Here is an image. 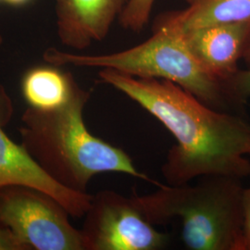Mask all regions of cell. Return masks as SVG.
<instances>
[{
    "label": "cell",
    "mask_w": 250,
    "mask_h": 250,
    "mask_svg": "<svg viewBox=\"0 0 250 250\" xmlns=\"http://www.w3.org/2000/svg\"><path fill=\"white\" fill-rule=\"evenodd\" d=\"M99 76L175 138L161 167L170 186L203 176L250 177V121L244 114L209 107L170 81L138 78L112 69H102Z\"/></svg>",
    "instance_id": "obj_1"
},
{
    "label": "cell",
    "mask_w": 250,
    "mask_h": 250,
    "mask_svg": "<svg viewBox=\"0 0 250 250\" xmlns=\"http://www.w3.org/2000/svg\"><path fill=\"white\" fill-rule=\"evenodd\" d=\"M91 91L76 82L70 99L54 109L27 107L19 127L21 144L45 173L63 187L86 192L98 174L117 172L157 186L160 182L138 170L121 148L91 134L83 111Z\"/></svg>",
    "instance_id": "obj_2"
},
{
    "label": "cell",
    "mask_w": 250,
    "mask_h": 250,
    "mask_svg": "<svg viewBox=\"0 0 250 250\" xmlns=\"http://www.w3.org/2000/svg\"><path fill=\"white\" fill-rule=\"evenodd\" d=\"M242 179L203 176L197 185L165 186L133 197L155 226L179 220L189 250H241Z\"/></svg>",
    "instance_id": "obj_3"
},
{
    "label": "cell",
    "mask_w": 250,
    "mask_h": 250,
    "mask_svg": "<svg viewBox=\"0 0 250 250\" xmlns=\"http://www.w3.org/2000/svg\"><path fill=\"white\" fill-rule=\"evenodd\" d=\"M43 58L46 62L60 67L72 65L112 69L138 78L170 81L209 107L237 112L224 91L223 82L206 72L190 52L182 34L158 21L154 22L150 38L123 51L83 55L49 47L43 54Z\"/></svg>",
    "instance_id": "obj_4"
},
{
    "label": "cell",
    "mask_w": 250,
    "mask_h": 250,
    "mask_svg": "<svg viewBox=\"0 0 250 250\" xmlns=\"http://www.w3.org/2000/svg\"><path fill=\"white\" fill-rule=\"evenodd\" d=\"M56 198L36 188L0 189V224L31 250H84L81 230Z\"/></svg>",
    "instance_id": "obj_5"
},
{
    "label": "cell",
    "mask_w": 250,
    "mask_h": 250,
    "mask_svg": "<svg viewBox=\"0 0 250 250\" xmlns=\"http://www.w3.org/2000/svg\"><path fill=\"white\" fill-rule=\"evenodd\" d=\"M81 229L84 250H159L169 235L160 232L136 203L112 190L93 195Z\"/></svg>",
    "instance_id": "obj_6"
},
{
    "label": "cell",
    "mask_w": 250,
    "mask_h": 250,
    "mask_svg": "<svg viewBox=\"0 0 250 250\" xmlns=\"http://www.w3.org/2000/svg\"><path fill=\"white\" fill-rule=\"evenodd\" d=\"M14 114V104L6 88L0 83V189L23 186L41 190L56 198L71 217L83 218L93 195L65 188L49 177L25 150L5 132Z\"/></svg>",
    "instance_id": "obj_7"
},
{
    "label": "cell",
    "mask_w": 250,
    "mask_h": 250,
    "mask_svg": "<svg viewBox=\"0 0 250 250\" xmlns=\"http://www.w3.org/2000/svg\"><path fill=\"white\" fill-rule=\"evenodd\" d=\"M129 0H55L62 44L83 50L107 37Z\"/></svg>",
    "instance_id": "obj_8"
},
{
    "label": "cell",
    "mask_w": 250,
    "mask_h": 250,
    "mask_svg": "<svg viewBox=\"0 0 250 250\" xmlns=\"http://www.w3.org/2000/svg\"><path fill=\"white\" fill-rule=\"evenodd\" d=\"M179 32L206 72L224 83L239 70L238 62L250 33V21Z\"/></svg>",
    "instance_id": "obj_9"
},
{
    "label": "cell",
    "mask_w": 250,
    "mask_h": 250,
    "mask_svg": "<svg viewBox=\"0 0 250 250\" xmlns=\"http://www.w3.org/2000/svg\"><path fill=\"white\" fill-rule=\"evenodd\" d=\"M188 8L160 15L156 21L177 31L250 21V0H186Z\"/></svg>",
    "instance_id": "obj_10"
},
{
    "label": "cell",
    "mask_w": 250,
    "mask_h": 250,
    "mask_svg": "<svg viewBox=\"0 0 250 250\" xmlns=\"http://www.w3.org/2000/svg\"><path fill=\"white\" fill-rule=\"evenodd\" d=\"M75 83L72 72L49 64L27 70L21 78V89L28 107L54 109L68 101Z\"/></svg>",
    "instance_id": "obj_11"
},
{
    "label": "cell",
    "mask_w": 250,
    "mask_h": 250,
    "mask_svg": "<svg viewBox=\"0 0 250 250\" xmlns=\"http://www.w3.org/2000/svg\"><path fill=\"white\" fill-rule=\"evenodd\" d=\"M156 0H129L118 19L122 27L133 33H141L147 25Z\"/></svg>",
    "instance_id": "obj_12"
},
{
    "label": "cell",
    "mask_w": 250,
    "mask_h": 250,
    "mask_svg": "<svg viewBox=\"0 0 250 250\" xmlns=\"http://www.w3.org/2000/svg\"><path fill=\"white\" fill-rule=\"evenodd\" d=\"M223 83L228 99L240 113L250 99V67L245 70L239 69Z\"/></svg>",
    "instance_id": "obj_13"
},
{
    "label": "cell",
    "mask_w": 250,
    "mask_h": 250,
    "mask_svg": "<svg viewBox=\"0 0 250 250\" xmlns=\"http://www.w3.org/2000/svg\"><path fill=\"white\" fill-rule=\"evenodd\" d=\"M242 215L241 250H250V188L243 190Z\"/></svg>",
    "instance_id": "obj_14"
},
{
    "label": "cell",
    "mask_w": 250,
    "mask_h": 250,
    "mask_svg": "<svg viewBox=\"0 0 250 250\" xmlns=\"http://www.w3.org/2000/svg\"><path fill=\"white\" fill-rule=\"evenodd\" d=\"M0 250H31L25 244L9 230L0 224Z\"/></svg>",
    "instance_id": "obj_15"
},
{
    "label": "cell",
    "mask_w": 250,
    "mask_h": 250,
    "mask_svg": "<svg viewBox=\"0 0 250 250\" xmlns=\"http://www.w3.org/2000/svg\"><path fill=\"white\" fill-rule=\"evenodd\" d=\"M242 60L244 61V62L246 63L247 67H250V33L249 37H248L247 43H246Z\"/></svg>",
    "instance_id": "obj_16"
},
{
    "label": "cell",
    "mask_w": 250,
    "mask_h": 250,
    "mask_svg": "<svg viewBox=\"0 0 250 250\" xmlns=\"http://www.w3.org/2000/svg\"><path fill=\"white\" fill-rule=\"evenodd\" d=\"M30 1H32V0H4V2H6L7 4L11 5V6H22Z\"/></svg>",
    "instance_id": "obj_17"
},
{
    "label": "cell",
    "mask_w": 250,
    "mask_h": 250,
    "mask_svg": "<svg viewBox=\"0 0 250 250\" xmlns=\"http://www.w3.org/2000/svg\"><path fill=\"white\" fill-rule=\"evenodd\" d=\"M2 43H3V37L0 35V47H1V45H2Z\"/></svg>",
    "instance_id": "obj_18"
},
{
    "label": "cell",
    "mask_w": 250,
    "mask_h": 250,
    "mask_svg": "<svg viewBox=\"0 0 250 250\" xmlns=\"http://www.w3.org/2000/svg\"><path fill=\"white\" fill-rule=\"evenodd\" d=\"M1 1H4V0H0V2H1Z\"/></svg>",
    "instance_id": "obj_19"
}]
</instances>
